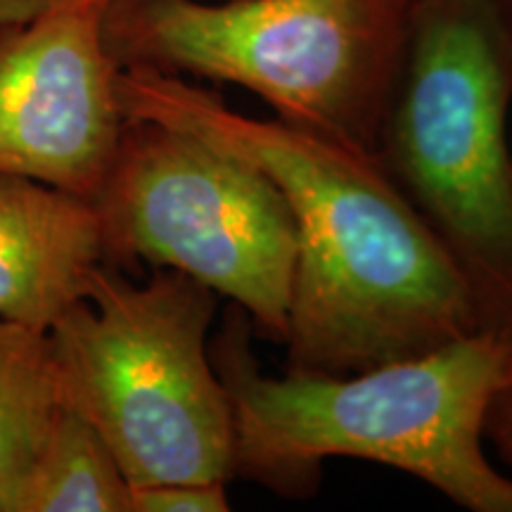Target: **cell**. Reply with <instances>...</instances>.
Instances as JSON below:
<instances>
[{
	"label": "cell",
	"instance_id": "1",
	"mask_svg": "<svg viewBox=\"0 0 512 512\" xmlns=\"http://www.w3.org/2000/svg\"><path fill=\"white\" fill-rule=\"evenodd\" d=\"M119 105L252 164L283 195L297 230L285 370L349 375L486 330L465 273L375 155L157 69L121 67Z\"/></svg>",
	"mask_w": 512,
	"mask_h": 512
},
{
	"label": "cell",
	"instance_id": "2",
	"mask_svg": "<svg viewBox=\"0 0 512 512\" xmlns=\"http://www.w3.org/2000/svg\"><path fill=\"white\" fill-rule=\"evenodd\" d=\"M252 337V320L233 306L209 342L233 408V477L304 498L325 460L358 458L408 472L460 508L512 512V477L482 444L510 337L482 330L349 375H266Z\"/></svg>",
	"mask_w": 512,
	"mask_h": 512
},
{
	"label": "cell",
	"instance_id": "3",
	"mask_svg": "<svg viewBox=\"0 0 512 512\" xmlns=\"http://www.w3.org/2000/svg\"><path fill=\"white\" fill-rule=\"evenodd\" d=\"M510 105L512 0H411L377 159L512 339Z\"/></svg>",
	"mask_w": 512,
	"mask_h": 512
},
{
	"label": "cell",
	"instance_id": "4",
	"mask_svg": "<svg viewBox=\"0 0 512 512\" xmlns=\"http://www.w3.org/2000/svg\"><path fill=\"white\" fill-rule=\"evenodd\" d=\"M411 0H110L121 67L233 83L278 119L377 157Z\"/></svg>",
	"mask_w": 512,
	"mask_h": 512
},
{
	"label": "cell",
	"instance_id": "5",
	"mask_svg": "<svg viewBox=\"0 0 512 512\" xmlns=\"http://www.w3.org/2000/svg\"><path fill=\"white\" fill-rule=\"evenodd\" d=\"M216 309L219 294L174 268L131 283L100 264L48 332L64 406L131 486L233 477V408L209 354Z\"/></svg>",
	"mask_w": 512,
	"mask_h": 512
},
{
	"label": "cell",
	"instance_id": "6",
	"mask_svg": "<svg viewBox=\"0 0 512 512\" xmlns=\"http://www.w3.org/2000/svg\"><path fill=\"white\" fill-rule=\"evenodd\" d=\"M93 204L107 264L181 271L245 311L256 335L285 342L297 230L252 164L176 128L126 119Z\"/></svg>",
	"mask_w": 512,
	"mask_h": 512
},
{
	"label": "cell",
	"instance_id": "7",
	"mask_svg": "<svg viewBox=\"0 0 512 512\" xmlns=\"http://www.w3.org/2000/svg\"><path fill=\"white\" fill-rule=\"evenodd\" d=\"M110 0H50L0 27V171L95 200L126 117Z\"/></svg>",
	"mask_w": 512,
	"mask_h": 512
},
{
	"label": "cell",
	"instance_id": "8",
	"mask_svg": "<svg viewBox=\"0 0 512 512\" xmlns=\"http://www.w3.org/2000/svg\"><path fill=\"white\" fill-rule=\"evenodd\" d=\"M107 264L91 200L0 171V320L50 332Z\"/></svg>",
	"mask_w": 512,
	"mask_h": 512
},
{
	"label": "cell",
	"instance_id": "9",
	"mask_svg": "<svg viewBox=\"0 0 512 512\" xmlns=\"http://www.w3.org/2000/svg\"><path fill=\"white\" fill-rule=\"evenodd\" d=\"M62 406L48 332L0 320V512H17Z\"/></svg>",
	"mask_w": 512,
	"mask_h": 512
},
{
	"label": "cell",
	"instance_id": "10",
	"mask_svg": "<svg viewBox=\"0 0 512 512\" xmlns=\"http://www.w3.org/2000/svg\"><path fill=\"white\" fill-rule=\"evenodd\" d=\"M17 512H131V484L110 446L69 406L31 465Z\"/></svg>",
	"mask_w": 512,
	"mask_h": 512
},
{
	"label": "cell",
	"instance_id": "11",
	"mask_svg": "<svg viewBox=\"0 0 512 512\" xmlns=\"http://www.w3.org/2000/svg\"><path fill=\"white\" fill-rule=\"evenodd\" d=\"M228 482H162L131 486V512H226Z\"/></svg>",
	"mask_w": 512,
	"mask_h": 512
},
{
	"label": "cell",
	"instance_id": "12",
	"mask_svg": "<svg viewBox=\"0 0 512 512\" xmlns=\"http://www.w3.org/2000/svg\"><path fill=\"white\" fill-rule=\"evenodd\" d=\"M486 432L501 448L503 458L512 467V384H503L491 401L489 415H486Z\"/></svg>",
	"mask_w": 512,
	"mask_h": 512
},
{
	"label": "cell",
	"instance_id": "13",
	"mask_svg": "<svg viewBox=\"0 0 512 512\" xmlns=\"http://www.w3.org/2000/svg\"><path fill=\"white\" fill-rule=\"evenodd\" d=\"M48 3L50 0H0V27L29 19L46 8Z\"/></svg>",
	"mask_w": 512,
	"mask_h": 512
},
{
	"label": "cell",
	"instance_id": "14",
	"mask_svg": "<svg viewBox=\"0 0 512 512\" xmlns=\"http://www.w3.org/2000/svg\"><path fill=\"white\" fill-rule=\"evenodd\" d=\"M505 384H512V339L508 349V366H505Z\"/></svg>",
	"mask_w": 512,
	"mask_h": 512
}]
</instances>
